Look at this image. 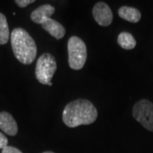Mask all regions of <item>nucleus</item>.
I'll list each match as a JSON object with an SVG mask.
<instances>
[{
  "instance_id": "nucleus-1",
  "label": "nucleus",
  "mask_w": 153,
  "mask_h": 153,
  "mask_svg": "<svg viewBox=\"0 0 153 153\" xmlns=\"http://www.w3.org/2000/svg\"><path fill=\"white\" fill-rule=\"evenodd\" d=\"M98 111L94 104L86 99H77L69 102L62 113L63 123L69 128L88 125L95 122Z\"/></svg>"
},
{
  "instance_id": "nucleus-2",
  "label": "nucleus",
  "mask_w": 153,
  "mask_h": 153,
  "mask_svg": "<svg viewBox=\"0 0 153 153\" xmlns=\"http://www.w3.org/2000/svg\"><path fill=\"white\" fill-rule=\"evenodd\" d=\"M11 46L17 60L24 65L32 64L37 56V45L31 35L23 28H16L10 35Z\"/></svg>"
},
{
  "instance_id": "nucleus-3",
  "label": "nucleus",
  "mask_w": 153,
  "mask_h": 153,
  "mask_svg": "<svg viewBox=\"0 0 153 153\" xmlns=\"http://www.w3.org/2000/svg\"><path fill=\"white\" fill-rule=\"evenodd\" d=\"M69 66L73 70H81L87 60V47L82 39L76 36L69 38L67 43Z\"/></svg>"
},
{
  "instance_id": "nucleus-4",
  "label": "nucleus",
  "mask_w": 153,
  "mask_h": 153,
  "mask_svg": "<svg viewBox=\"0 0 153 153\" xmlns=\"http://www.w3.org/2000/svg\"><path fill=\"white\" fill-rule=\"evenodd\" d=\"M57 69L55 57L49 53H44L38 58L35 69V75L38 82L51 86V80Z\"/></svg>"
},
{
  "instance_id": "nucleus-5",
  "label": "nucleus",
  "mask_w": 153,
  "mask_h": 153,
  "mask_svg": "<svg viewBox=\"0 0 153 153\" xmlns=\"http://www.w3.org/2000/svg\"><path fill=\"white\" fill-rule=\"evenodd\" d=\"M133 117L149 131L153 132V103L140 100L133 107Z\"/></svg>"
},
{
  "instance_id": "nucleus-6",
  "label": "nucleus",
  "mask_w": 153,
  "mask_h": 153,
  "mask_svg": "<svg viewBox=\"0 0 153 153\" xmlns=\"http://www.w3.org/2000/svg\"><path fill=\"white\" fill-rule=\"evenodd\" d=\"M94 21L101 27H108L113 20V14L109 6L104 2H99L93 8Z\"/></svg>"
},
{
  "instance_id": "nucleus-7",
  "label": "nucleus",
  "mask_w": 153,
  "mask_h": 153,
  "mask_svg": "<svg viewBox=\"0 0 153 153\" xmlns=\"http://www.w3.org/2000/svg\"><path fill=\"white\" fill-rule=\"evenodd\" d=\"M0 128L8 135H16L18 133V126L10 113L7 111L0 112Z\"/></svg>"
},
{
  "instance_id": "nucleus-8",
  "label": "nucleus",
  "mask_w": 153,
  "mask_h": 153,
  "mask_svg": "<svg viewBox=\"0 0 153 153\" xmlns=\"http://www.w3.org/2000/svg\"><path fill=\"white\" fill-rule=\"evenodd\" d=\"M41 25L47 33H49L52 37H54L56 39L62 38L66 34L65 27L54 19L48 18Z\"/></svg>"
},
{
  "instance_id": "nucleus-9",
  "label": "nucleus",
  "mask_w": 153,
  "mask_h": 153,
  "mask_svg": "<svg viewBox=\"0 0 153 153\" xmlns=\"http://www.w3.org/2000/svg\"><path fill=\"white\" fill-rule=\"evenodd\" d=\"M55 9L51 4H44L39 6L31 14V19L36 24H42L43 22L50 18V16L55 13Z\"/></svg>"
},
{
  "instance_id": "nucleus-10",
  "label": "nucleus",
  "mask_w": 153,
  "mask_h": 153,
  "mask_svg": "<svg viewBox=\"0 0 153 153\" xmlns=\"http://www.w3.org/2000/svg\"><path fill=\"white\" fill-rule=\"evenodd\" d=\"M118 16L131 23H137L141 19V13L139 10L129 6H123L118 10Z\"/></svg>"
},
{
  "instance_id": "nucleus-11",
  "label": "nucleus",
  "mask_w": 153,
  "mask_h": 153,
  "mask_svg": "<svg viewBox=\"0 0 153 153\" xmlns=\"http://www.w3.org/2000/svg\"><path fill=\"white\" fill-rule=\"evenodd\" d=\"M117 43L121 48L129 50L135 48L136 46V40L134 38L131 33L123 32L117 37Z\"/></svg>"
},
{
  "instance_id": "nucleus-12",
  "label": "nucleus",
  "mask_w": 153,
  "mask_h": 153,
  "mask_svg": "<svg viewBox=\"0 0 153 153\" xmlns=\"http://www.w3.org/2000/svg\"><path fill=\"white\" fill-rule=\"evenodd\" d=\"M10 30L6 16L0 13V45H4L8 43L10 39Z\"/></svg>"
},
{
  "instance_id": "nucleus-13",
  "label": "nucleus",
  "mask_w": 153,
  "mask_h": 153,
  "mask_svg": "<svg viewBox=\"0 0 153 153\" xmlns=\"http://www.w3.org/2000/svg\"><path fill=\"white\" fill-rule=\"evenodd\" d=\"M34 2H35L34 0H16L15 1V3L21 8H25V7H27Z\"/></svg>"
},
{
  "instance_id": "nucleus-14",
  "label": "nucleus",
  "mask_w": 153,
  "mask_h": 153,
  "mask_svg": "<svg viewBox=\"0 0 153 153\" xmlns=\"http://www.w3.org/2000/svg\"><path fill=\"white\" fill-rule=\"evenodd\" d=\"M6 146H8V139L3 133H0V149L3 150Z\"/></svg>"
},
{
  "instance_id": "nucleus-15",
  "label": "nucleus",
  "mask_w": 153,
  "mask_h": 153,
  "mask_svg": "<svg viewBox=\"0 0 153 153\" xmlns=\"http://www.w3.org/2000/svg\"><path fill=\"white\" fill-rule=\"evenodd\" d=\"M2 153H22L19 149L14 146H6L2 150Z\"/></svg>"
},
{
  "instance_id": "nucleus-16",
  "label": "nucleus",
  "mask_w": 153,
  "mask_h": 153,
  "mask_svg": "<svg viewBox=\"0 0 153 153\" xmlns=\"http://www.w3.org/2000/svg\"><path fill=\"white\" fill-rule=\"evenodd\" d=\"M43 153H55V152H49V151H48V152H44Z\"/></svg>"
}]
</instances>
